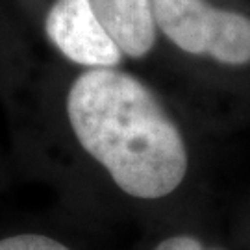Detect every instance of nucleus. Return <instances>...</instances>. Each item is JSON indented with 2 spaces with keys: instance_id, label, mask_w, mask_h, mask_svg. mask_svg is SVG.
Wrapping results in <instances>:
<instances>
[{
  "instance_id": "6",
  "label": "nucleus",
  "mask_w": 250,
  "mask_h": 250,
  "mask_svg": "<svg viewBox=\"0 0 250 250\" xmlns=\"http://www.w3.org/2000/svg\"><path fill=\"white\" fill-rule=\"evenodd\" d=\"M154 250H223V249L204 247L193 235H172V237H167V239H163L161 243H158Z\"/></svg>"
},
{
  "instance_id": "5",
  "label": "nucleus",
  "mask_w": 250,
  "mask_h": 250,
  "mask_svg": "<svg viewBox=\"0 0 250 250\" xmlns=\"http://www.w3.org/2000/svg\"><path fill=\"white\" fill-rule=\"evenodd\" d=\"M0 250H71L63 243L39 233H19L0 239Z\"/></svg>"
},
{
  "instance_id": "4",
  "label": "nucleus",
  "mask_w": 250,
  "mask_h": 250,
  "mask_svg": "<svg viewBox=\"0 0 250 250\" xmlns=\"http://www.w3.org/2000/svg\"><path fill=\"white\" fill-rule=\"evenodd\" d=\"M106 32L130 58H143L156 43L152 0H91Z\"/></svg>"
},
{
  "instance_id": "1",
  "label": "nucleus",
  "mask_w": 250,
  "mask_h": 250,
  "mask_svg": "<svg viewBox=\"0 0 250 250\" xmlns=\"http://www.w3.org/2000/svg\"><path fill=\"white\" fill-rule=\"evenodd\" d=\"M78 143L126 195L161 198L186 178L188 148L152 91L117 69L80 74L67 97Z\"/></svg>"
},
{
  "instance_id": "3",
  "label": "nucleus",
  "mask_w": 250,
  "mask_h": 250,
  "mask_svg": "<svg viewBox=\"0 0 250 250\" xmlns=\"http://www.w3.org/2000/svg\"><path fill=\"white\" fill-rule=\"evenodd\" d=\"M46 34L58 50L78 65L115 69L123 52L99 21L91 0H56L46 15Z\"/></svg>"
},
{
  "instance_id": "2",
  "label": "nucleus",
  "mask_w": 250,
  "mask_h": 250,
  "mask_svg": "<svg viewBox=\"0 0 250 250\" xmlns=\"http://www.w3.org/2000/svg\"><path fill=\"white\" fill-rule=\"evenodd\" d=\"M156 24L170 43L226 65L250 63V17L206 0H152Z\"/></svg>"
}]
</instances>
